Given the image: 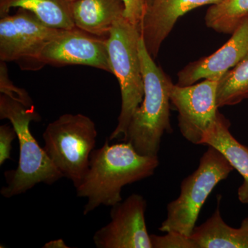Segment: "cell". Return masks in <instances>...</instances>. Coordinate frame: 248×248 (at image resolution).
<instances>
[{
    "instance_id": "9a60e30c",
    "label": "cell",
    "mask_w": 248,
    "mask_h": 248,
    "mask_svg": "<svg viewBox=\"0 0 248 248\" xmlns=\"http://www.w3.org/2000/svg\"><path fill=\"white\" fill-rule=\"evenodd\" d=\"M196 248H248V217L238 228L228 226L218 205L210 218L203 224L195 227L190 235Z\"/></svg>"
},
{
    "instance_id": "52a82bcc",
    "label": "cell",
    "mask_w": 248,
    "mask_h": 248,
    "mask_svg": "<svg viewBox=\"0 0 248 248\" xmlns=\"http://www.w3.org/2000/svg\"><path fill=\"white\" fill-rule=\"evenodd\" d=\"M32 64H35V68L46 64L82 65L112 73L107 37L91 35L77 27L61 29L46 45Z\"/></svg>"
},
{
    "instance_id": "8992f818",
    "label": "cell",
    "mask_w": 248,
    "mask_h": 248,
    "mask_svg": "<svg viewBox=\"0 0 248 248\" xmlns=\"http://www.w3.org/2000/svg\"><path fill=\"white\" fill-rule=\"evenodd\" d=\"M233 170L221 153L208 146V150L201 157L199 167L181 184L180 195L168 204L167 217L159 231L177 232L190 236L209 195Z\"/></svg>"
},
{
    "instance_id": "4fadbf2b",
    "label": "cell",
    "mask_w": 248,
    "mask_h": 248,
    "mask_svg": "<svg viewBox=\"0 0 248 248\" xmlns=\"http://www.w3.org/2000/svg\"><path fill=\"white\" fill-rule=\"evenodd\" d=\"M230 126L229 121L218 112L204 133L200 145L216 148L241 174L244 182L238 189V198L241 203L248 204V148L234 138Z\"/></svg>"
},
{
    "instance_id": "7a4b0ae2",
    "label": "cell",
    "mask_w": 248,
    "mask_h": 248,
    "mask_svg": "<svg viewBox=\"0 0 248 248\" xmlns=\"http://www.w3.org/2000/svg\"><path fill=\"white\" fill-rule=\"evenodd\" d=\"M139 53L144 81V95L134 112L124 141L131 143L140 155L158 156L161 138L172 133L170 89L172 82L148 53L141 36Z\"/></svg>"
},
{
    "instance_id": "ffe728a7",
    "label": "cell",
    "mask_w": 248,
    "mask_h": 248,
    "mask_svg": "<svg viewBox=\"0 0 248 248\" xmlns=\"http://www.w3.org/2000/svg\"><path fill=\"white\" fill-rule=\"evenodd\" d=\"M164 236L151 234L153 248H196L190 236L177 232H169Z\"/></svg>"
},
{
    "instance_id": "2e32d148",
    "label": "cell",
    "mask_w": 248,
    "mask_h": 248,
    "mask_svg": "<svg viewBox=\"0 0 248 248\" xmlns=\"http://www.w3.org/2000/svg\"><path fill=\"white\" fill-rule=\"evenodd\" d=\"M69 0H0L1 17L17 8L32 13L44 24L54 29L76 28Z\"/></svg>"
},
{
    "instance_id": "277c9868",
    "label": "cell",
    "mask_w": 248,
    "mask_h": 248,
    "mask_svg": "<svg viewBox=\"0 0 248 248\" xmlns=\"http://www.w3.org/2000/svg\"><path fill=\"white\" fill-rule=\"evenodd\" d=\"M140 29L125 17L116 22L107 37L108 51L112 74L117 78L122 94V108L118 122L109 141L124 136L134 112L144 95V81L139 53Z\"/></svg>"
},
{
    "instance_id": "cb8c5ba5",
    "label": "cell",
    "mask_w": 248,
    "mask_h": 248,
    "mask_svg": "<svg viewBox=\"0 0 248 248\" xmlns=\"http://www.w3.org/2000/svg\"><path fill=\"white\" fill-rule=\"evenodd\" d=\"M71 2H73V1H76V0H69Z\"/></svg>"
},
{
    "instance_id": "e0dca14e",
    "label": "cell",
    "mask_w": 248,
    "mask_h": 248,
    "mask_svg": "<svg viewBox=\"0 0 248 248\" xmlns=\"http://www.w3.org/2000/svg\"><path fill=\"white\" fill-rule=\"evenodd\" d=\"M248 18V0H221L207 11V27L217 32L232 34Z\"/></svg>"
},
{
    "instance_id": "7402d4cb",
    "label": "cell",
    "mask_w": 248,
    "mask_h": 248,
    "mask_svg": "<svg viewBox=\"0 0 248 248\" xmlns=\"http://www.w3.org/2000/svg\"><path fill=\"white\" fill-rule=\"evenodd\" d=\"M125 5L124 16L132 24L140 29V25L148 6V0H123Z\"/></svg>"
},
{
    "instance_id": "44dd1931",
    "label": "cell",
    "mask_w": 248,
    "mask_h": 248,
    "mask_svg": "<svg viewBox=\"0 0 248 248\" xmlns=\"http://www.w3.org/2000/svg\"><path fill=\"white\" fill-rule=\"evenodd\" d=\"M17 138L14 126L4 124L0 126V166L6 160L11 159L12 142Z\"/></svg>"
},
{
    "instance_id": "5bb4252c",
    "label": "cell",
    "mask_w": 248,
    "mask_h": 248,
    "mask_svg": "<svg viewBox=\"0 0 248 248\" xmlns=\"http://www.w3.org/2000/svg\"><path fill=\"white\" fill-rule=\"evenodd\" d=\"M71 11L77 28L102 37H107L116 22L125 17L123 0H76Z\"/></svg>"
},
{
    "instance_id": "8fae6325",
    "label": "cell",
    "mask_w": 248,
    "mask_h": 248,
    "mask_svg": "<svg viewBox=\"0 0 248 248\" xmlns=\"http://www.w3.org/2000/svg\"><path fill=\"white\" fill-rule=\"evenodd\" d=\"M248 54V18L215 53L189 63L178 73L179 86H189L200 79H221Z\"/></svg>"
},
{
    "instance_id": "9c48e42d",
    "label": "cell",
    "mask_w": 248,
    "mask_h": 248,
    "mask_svg": "<svg viewBox=\"0 0 248 248\" xmlns=\"http://www.w3.org/2000/svg\"><path fill=\"white\" fill-rule=\"evenodd\" d=\"M61 29L48 27L27 10L0 19V60L33 63L46 45Z\"/></svg>"
},
{
    "instance_id": "d6986e66",
    "label": "cell",
    "mask_w": 248,
    "mask_h": 248,
    "mask_svg": "<svg viewBox=\"0 0 248 248\" xmlns=\"http://www.w3.org/2000/svg\"><path fill=\"white\" fill-rule=\"evenodd\" d=\"M0 91L1 94H4L14 100L22 103L26 107H34L27 91L19 89L10 80L6 62H1L0 63Z\"/></svg>"
},
{
    "instance_id": "d4e9b609",
    "label": "cell",
    "mask_w": 248,
    "mask_h": 248,
    "mask_svg": "<svg viewBox=\"0 0 248 248\" xmlns=\"http://www.w3.org/2000/svg\"><path fill=\"white\" fill-rule=\"evenodd\" d=\"M153 1V0H148V3L150 2V1Z\"/></svg>"
},
{
    "instance_id": "ba28073f",
    "label": "cell",
    "mask_w": 248,
    "mask_h": 248,
    "mask_svg": "<svg viewBox=\"0 0 248 248\" xmlns=\"http://www.w3.org/2000/svg\"><path fill=\"white\" fill-rule=\"evenodd\" d=\"M218 79H204L189 86L172 84L170 102L178 111L179 130L187 141L200 145L206 131L218 112Z\"/></svg>"
},
{
    "instance_id": "3957f363",
    "label": "cell",
    "mask_w": 248,
    "mask_h": 248,
    "mask_svg": "<svg viewBox=\"0 0 248 248\" xmlns=\"http://www.w3.org/2000/svg\"><path fill=\"white\" fill-rule=\"evenodd\" d=\"M0 118L10 121L17 133L19 144L17 169L4 173L6 186L0 190L2 197L11 198L22 195L40 183L53 185L63 177L31 133V122L41 120L35 107H26L1 94Z\"/></svg>"
},
{
    "instance_id": "ac0fdd59",
    "label": "cell",
    "mask_w": 248,
    "mask_h": 248,
    "mask_svg": "<svg viewBox=\"0 0 248 248\" xmlns=\"http://www.w3.org/2000/svg\"><path fill=\"white\" fill-rule=\"evenodd\" d=\"M248 99V54L218 81L217 105L233 106Z\"/></svg>"
},
{
    "instance_id": "6da1fadb",
    "label": "cell",
    "mask_w": 248,
    "mask_h": 248,
    "mask_svg": "<svg viewBox=\"0 0 248 248\" xmlns=\"http://www.w3.org/2000/svg\"><path fill=\"white\" fill-rule=\"evenodd\" d=\"M159 165L158 156L140 155L128 141L110 145L106 140L91 153L89 170L76 187L78 197L88 199L84 215L122 202L123 187L153 175Z\"/></svg>"
},
{
    "instance_id": "30bf717a",
    "label": "cell",
    "mask_w": 248,
    "mask_h": 248,
    "mask_svg": "<svg viewBox=\"0 0 248 248\" xmlns=\"http://www.w3.org/2000/svg\"><path fill=\"white\" fill-rule=\"evenodd\" d=\"M143 196L133 194L112 206L111 221L94 233L97 248H153L147 230Z\"/></svg>"
},
{
    "instance_id": "5b68a950",
    "label": "cell",
    "mask_w": 248,
    "mask_h": 248,
    "mask_svg": "<svg viewBox=\"0 0 248 248\" xmlns=\"http://www.w3.org/2000/svg\"><path fill=\"white\" fill-rule=\"evenodd\" d=\"M97 137L95 124L83 114H64L47 125L44 150L55 167L77 187L86 175Z\"/></svg>"
},
{
    "instance_id": "603a6c76",
    "label": "cell",
    "mask_w": 248,
    "mask_h": 248,
    "mask_svg": "<svg viewBox=\"0 0 248 248\" xmlns=\"http://www.w3.org/2000/svg\"><path fill=\"white\" fill-rule=\"evenodd\" d=\"M45 248H68V246L65 244L64 241L63 239H56L53 240V241H49L48 243L46 244L45 246H43Z\"/></svg>"
},
{
    "instance_id": "7c38bea8",
    "label": "cell",
    "mask_w": 248,
    "mask_h": 248,
    "mask_svg": "<svg viewBox=\"0 0 248 248\" xmlns=\"http://www.w3.org/2000/svg\"><path fill=\"white\" fill-rule=\"evenodd\" d=\"M221 0H153L147 6L140 25V32L150 55L155 59L178 19L204 5Z\"/></svg>"
}]
</instances>
